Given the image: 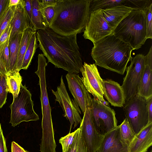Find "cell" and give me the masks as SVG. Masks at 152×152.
I'll list each match as a JSON object with an SVG mask.
<instances>
[{"label": "cell", "mask_w": 152, "mask_h": 152, "mask_svg": "<svg viewBox=\"0 0 152 152\" xmlns=\"http://www.w3.org/2000/svg\"><path fill=\"white\" fill-rule=\"evenodd\" d=\"M77 35H61L49 27L38 30L36 33L38 47L48 63L68 72L78 74L81 72L83 64Z\"/></svg>", "instance_id": "cell-1"}, {"label": "cell", "mask_w": 152, "mask_h": 152, "mask_svg": "<svg viewBox=\"0 0 152 152\" xmlns=\"http://www.w3.org/2000/svg\"><path fill=\"white\" fill-rule=\"evenodd\" d=\"M92 0H58L55 15L48 26L61 35L80 34L88 23Z\"/></svg>", "instance_id": "cell-2"}, {"label": "cell", "mask_w": 152, "mask_h": 152, "mask_svg": "<svg viewBox=\"0 0 152 152\" xmlns=\"http://www.w3.org/2000/svg\"><path fill=\"white\" fill-rule=\"evenodd\" d=\"M93 44L91 55L96 65L123 75L132 58L133 49L113 34Z\"/></svg>", "instance_id": "cell-3"}, {"label": "cell", "mask_w": 152, "mask_h": 152, "mask_svg": "<svg viewBox=\"0 0 152 152\" xmlns=\"http://www.w3.org/2000/svg\"><path fill=\"white\" fill-rule=\"evenodd\" d=\"M46 60L42 53L38 56V67L35 72L38 76L40 90V99L42 113V136L40 144L41 152H56V146L50 106L46 88L45 67Z\"/></svg>", "instance_id": "cell-4"}, {"label": "cell", "mask_w": 152, "mask_h": 152, "mask_svg": "<svg viewBox=\"0 0 152 152\" xmlns=\"http://www.w3.org/2000/svg\"><path fill=\"white\" fill-rule=\"evenodd\" d=\"M113 34L129 45L138 50L146 39V27L144 12L133 10L117 26Z\"/></svg>", "instance_id": "cell-5"}, {"label": "cell", "mask_w": 152, "mask_h": 152, "mask_svg": "<svg viewBox=\"0 0 152 152\" xmlns=\"http://www.w3.org/2000/svg\"><path fill=\"white\" fill-rule=\"evenodd\" d=\"M31 94L25 85H20V90L17 97L13 98L10 107L11 110L10 123L15 127L23 122L37 121L38 115L34 111Z\"/></svg>", "instance_id": "cell-6"}, {"label": "cell", "mask_w": 152, "mask_h": 152, "mask_svg": "<svg viewBox=\"0 0 152 152\" xmlns=\"http://www.w3.org/2000/svg\"><path fill=\"white\" fill-rule=\"evenodd\" d=\"M130 61V65L126 68V74L121 86L125 103L138 95L139 88L145 66V56L137 54L132 57Z\"/></svg>", "instance_id": "cell-7"}, {"label": "cell", "mask_w": 152, "mask_h": 152, "mask_svg": "<svg viewBox=\"0 0 152 152\" xmlns=\"http://www.w3.org/2000/svg\"><path fill=\"white\" fill-rule=\"evenodd\" d=\"M90 110L94 126L101 135L104 136L117 126L115 112L108 105L93 98Z\"/></svg>", "instance_id": "cell-8"}, {"label": "cell", "mask_w": 152, "mask_h": 152, "mask_svg": "<svg viewBox=\"0 0 152 152\" xmlns=\"http://www.w3.org/2000/svg\"><path fill=\"white\" fill-rule=\"evenodd\" d=\"M123 107L125 118L136 135L148 124L146 100L138 95L126 102Z\"/></svg>", "instance_id": "cell-9"}, {"label": "cell", "mask_w": 152, "mask_h": 152, "mask_svg": "<svg viewBox=\"0 0 152 152\" xmlns=\"http://www.w3.org/2000/svg\"><path fill=\"white\" fill-rule=\"evenodd\" d=\"M60 80V84L57 87V90H52V91L55 96V100L58 102L62 109L64 112V116L70 122L69 133H70L73 125L74 129L81 123L82 120L80 116L81 112L75 100L70 98L64 82L62 76Z\"/></svg>", "instance_id": "cell-10"}, {"label": "cell", "mask_w": 152, "mask_h": 152, "mask_svg": "<svg viewBox=\"0 0 152 152\" xmlns=\"http://www.w3.org/2000/svg\"><path fill=\"white\" fill-rule=\"evenodd\" d=\"M114 29L105 20L102 10L90 12L83 36L94 43L104 37L112 34Z\"/></svg>", "instance_id": "cell-11"}, {"label": "cell", "mask_w": 152, "mask_h": 152, "mask_svg": "<svg viewBox=\"0 0 152 152\" xmlns=\"http://www.w3.org/2000/svg\"><path fill=\"white\" fill-rule=\"evenodd\" d=\"M81 73L83 83L88 92L94 98L100 102L108 105L109 103L104 98L103 80L95 63L88 64L85 62L83 65Z\"/></svg>", "instance_id": "cell-12"}, {"label": "cell", "mask_w": 152, "mask_h": 152, "mask_svg": "<svg viewBox=\"0 0 152 152\" xmlns=\"http://www.w3.org/2000/svg\"><path fill=\"white\" fill-rule=\"evenodd\" d=\"M66 77L69 90L84 114L86 109L91 107L92 98L78 74L68 72Z\"/></svg>", "instance_id": "cell-13"}, {"label": "cell", "mask_w": 152, "mask_h": 152, "mask_svg": "<svg viewBox=\"0 0 152 152\" xmlns=\"http://www.w3.org/2000/svg\"><path fill=\"white\" fill-rule=\"evenodd\" d=\"M80 128L86 145L90 152H96L99 147L103 136L96 131L93 124L90 107L87 108L84 113Z\"/></svg>", "instance_id": "cell-14"}, {"label": "cell", "mask_w": 152, "mask_h": 152, "mask_svg": "<svg viewBox=\"0 0 152 152\" xmlns=\"http://www.w3.org/2000/svg\"><path fill=\"white\" fill-rule=\"evenodd\" d=\"M96 152H129L128 146L124 145L121 141L119 126L104 135Z\"/></svg>", "instance_id": "cell-15"}, {"label": "cell", "mask_w": 152, "mask_h": 152, "mask_svg": "<svg viewBox=\"0 0 152 152\" xmlns=\"http://www.w3.org/2000/svg\"><path fill=\"white\" fill-rule=\"evenodd\" d=\"M104 96L111 105L123 107L125 103L124 93L121 86L118 82L111 79L103 80Z\"/></svg>", "instance_id": "cell-16"}, {"label": "cell", "mask_w": 152, "mask_h": 152, "mask_svg": "<svg viewBox=\"0 0 152 152\" xmlns=\"http://www.w3.org/2000/svg\"><path fill=\"white\" fill-rule=\"evenodd\" d=\"M152 145V123L136 134L128 146L129 152H146Z\"/></svg>", "instance_id": "cell-17"}, {"label": "cell", "mask_w": 152, "mask_h": 152, "mask_svg": "<svg viewBox=\"0 0 152 152\" xmlns=\"http://www.w3.org/2000/svg\"><path fill=\"white\" fill-rule=\"evenodd\" d=\"M11 30L9 38L15 35L22 33L30 27L28 18L25 10L23 0H20L15 7L13 17L10 22Z\"/></svg>", "instance_id": "cell-18"}, {"label": "cell", "mask_w": 152, "mask_h": 152, "mask_svg": "<svg viewBox=\"0 0 152 152\" xmlns=\"http://www.w3.org/2000/svg\"><path fill=\"white\" fill-rule=\"evenodd\" d=\"M102 10V16L105 20L114 29L129 14L132 9L124 5H120Z\"/></svg>", "instance_id": "cell-19"}, {"label": "cell", "mask_w": 152, "mask_h": 152, "mask_svg": "<svg viewBox=\"0 0 152 152\" xmlns=\"http://www.w3.org/2000/svg\"><path fill=\"white\" fill-rule=\"evenodd\" d=\"M138 95L147 99L152 96V63L145 62V66L139 86Z\"/></svg>", "instance_id": "cell-20"}, {"label": "cell", "mask_w": 152, "mask_h": 152, "mask_svg": "<svg viewBox=\"0 0 152 152\" xmlns=\"http://www.w3.org/2000/svg\"><path fill=\"white\" fill-rule=\"evenodd\" d=\"M22 33L15 35L9 41V73L15 71V67Z\"/></svg>", "instance_id": "cell-21"}, {"label": "cell", "mask_w": 152, "mask_h": 152, "mask_svg": "<svg viewBox=\"0 0 152 152\" xmlns=\"http://www.w3.org/2000/svg\"><path fill=\"white\" fill-rule=\"evenodd\" d=\"M37 31L29 27L22 33L15 67V71L19 72L22 64L23 57L27 49L29 39L32 34Z\"/></svg>", "instance_id": "cell-22"}, {"label": "cell", "mask_w": 152, "mask_h": 152, "mask_svg": "<svg viewBox=\"0 0 152 152\" xmlns=\"http://www.w3.org/2000/svg\"><path fill=\"white\" fill-rule=\"evenodd\" d=\"M6 76L8 92L12 94L13 98L17 97L20 90L22 77L17 71L8 73Z\"/></svg>", "instance_id": "cell-23"}, {"label": "cell", "mask_w": 152, "mask_h": 152, "mask_svg": "<svg viewBox=\"0 0 152 152\" xmlns=\"http://www.w3.org/2000/svg\"><path fill=\"white\" fill-rule=\"evenodd\" d=\"M32 23L33 29L37 31L48 27L40 10L38 0H32Z\"/></svg>", "instance_id": "cell-24"}, {"label": "cell", "mask_w": 152, "mask_h": 152, "mask_svg": "<svg viewBox=\"0 0 152 152\" xmlns=\"http://www.w3.org/2000/svg\"><path fill=\"white\" fill-rule=\"evenodd\" d=\"M36 32L34 33L31 37L28 47L25 53L21 69H27L31 63L37 48L38 47V40Z\"/></svg>", "instance_id": "cell-25"}, {"label": "cell", "mask_w": 152, "mask_h": 152, "mask_svg": "<svg viewBox=\"0 0 152 152\" xmlns=\"http://www.w3.org/2000/svg\"><path fill=\"white\" fill-rule=\"evenodd\" d=\"M119 126L121 141L124 145L128 146L136 134L126 118Z\"/></svg>", "instance_id": "cell-26"}, {"label": "cell", "mask_w": 152, "mask_h": 152, "mask_svg": "<svg viewBox=\"0 0 152 152\" xmlns=\"http://www.w3.org/2000/svg\"><path fill=\"white\" fill-rule=\"evenodd\" d=\"M124 0H92L90 5V12L103 10L120 5H124Z\"/></svg>", "instance_id": "cell-27"}, {"label": "cell", "mask_w": 152, "mask_h": 152, "mask_svg": "<svg viewBox=\"0 0 152 152\" xmlns=\"http://www.w3.org/2000/svg\"><path fill=\"white\" fill-rule=\"evenodd\" d=\"M15 6H8L0 16V36L10 23L13 16Z\"/></svg>", "instance_id": "cell-28"}, {"label": "cell", "mask_w": 152, "mask_h": 152, "mask_svg": "<svg viewBox=\"0 0 152 152\" xmlns=\"http://www.w3.org/2000/svg\"><path fill=\"white\" fill-rule=\"evenodd\" d=\"M152 4V0H124V5L133 10H143Z\"/></svg>", "instance_id": "cell-29"}, {"label": "cell", "mask_w": 152, "mask_h": 152, "mask_svg": "<svg viewBox=\"0 0 152 152\" xmlns=\"http://www.w3.org/2000/svg\"><path fill=\"white\" fill-rule=\"evenodd\" d=\"M9 38L4 43L0 45V59L4 66L7 73L10 72L9 51Z\"/></svg>", "instance_id": "cell-30"}, {"label": "cell", "mask_w": 152, "mask_h": 152, "mask_svg": "<svg viewBox=\"0 0 152 152\" xmlns=\"http://www.w3.org/2000/svg\"><path fill=\"white\" fill-rule=\"evenodd\" d=\"M145 18L147 39H152V4L143 10Z\"/></svg>", "instance_id": "cell-31"}, {"label": "cell", "mask_w": 152, "mask_h": 152, "mask_svg": "<svg viewBox=\"0 0 152 152\" xmlns=\"http://www.w3.org/2000/svg\"><path fill=\"white\" fill-rule=\"evenodd\" d=\"M8 92L6 76L0 74V109L6 102Z\"/></svg>", "instance_id": "cell-32"}, {"label": "cell", "mask_w": 152, "mask_h": 152, "mask_svg": "<svg viewBox=\"0 0 152 152\" xmlns=\"http://www.w3.org/2000/svg\"><path fill=\"white\" fill-rule=\"evenodd\" d=\"M39 4L40 10L45 23L48 27L55 15V6L44 7L41 5L39 3Z\"/></svg>", "instance_id": "cell-33"}, {"label": "cell", "mask_w": 152, "mask_h": 152, "mask_svg": "<svg viewBox=\"0 0 152 152\" xmlns=\"http://www.w3.org/2000/svg\"><path fill=\"white\" fill-rule=\"evenodd\" d=\"M77 130L71 133H69L65 136L61 137L59 140V142L62 147V152H65L73 142L75 137Z\"/></svg>", "instance_id": "cell-34"}, {"label": "cell", "mask_w": 152, "mask_h": 152, "mask_svg": "<svg viewBox=\"0 0 152 152\" xmlns=\"http://www.w3.org/2000/svg\"><path fill=\"white\" fill-rule=\"evenodd\" d=\"M77 132L73 142L65 152H77L79 145L81 132L80 128L77 129Z\"/></svg>", "instance_id": "cell-35"}, {"label": "cell", "mask_w": 152, "mask_h": 152, "mask_svg": "<svg viewBox=\"0 0 152 152\" xmlns=\"http://www.w3.org/2000/svg\"><path fill=\"white\" fill-rule=\"evenodd\" d=\"M23 1L24 8L28 18L30 27L33 29L32 23V0H23Z\"/></svg>", "instance_id": "cell-36"}, {"label": "cell", "mask_w": 152, "mask_h": 152, "mask_svg": "<svg viewBox=\"0 0 152 152\" xmlns=\"http://www.w3.org/2000/svg\"><path fill=\"white\" fill-rule=\"evenodd\" d=\"M11 30V27L10 23L0 36V45L6 42L9 38Z\"/></svg>", "instance_id": "cell-37"}, {"label": "cell", "mask_w": 152, "mask_h": 152, "mask_svg": "<svg viewBox=\"0 0 152 152\" xmlns=\"http://www.w3.org/2000/svg\"><path fill=\"white\" fill-rule=\"evenodd\" d=\"M148 115V123H152V96L146 99Z\"/></svg>", "instance_id": "cell-38"}, {"label": "cell", "mask_w": 152, "mask_h": 152, "mask_svg": "<svg viewBox=\"0 0 152 152\" xmlns=\"http://www.w3.org/2000/svg\"><path fill=\"white\" fill-rule=\"evenodd\" d=\"M58 0H38L39 4L44 7H55Z\"/></svg>", "instance_id": "cell-39"}, {"label": "cell", "mask_w": 152, "mask_h": 152, "mask_svg": "<svg viewBox=\"0 0 152 152\" xmlns=\"http://www.w3.org/2000/svg\"><path fill=\"white\" fill-rule=\"evenodd\" d=\"M77 152H90L84 140L82 132L80 136L79 145Z\"/></svg>", "instance_id": "cell-40"}, {"label": "cell", "mask_w": 152, "mask_h": 152, "mask_svg": "<svg viewBox=\"0 0 152 152\" xmlns=\"http://www.w3.org/2000/svg\"><path fill=\"white\" fill-rule=\"evenodd\" d=\"M11 152H29L26 151L22 147L14 141L11 143Z\"/></svg>", "instance_id": "cell-41"}, {"label": "cell", "mask_w": 152, "mask_h": 152, "mask_svg": "<svg viewBox=\"0 0 152 152\" xmlns=\"http://www.w3.org/2000/svg\"><path fill=\"white\" fill-rule=\"evenodd\" d=\"M0 152H7L6 139L3 132L0 136Z\"/></svg>", "instance_id": "cell-42"}, {"label": "cell", "mask_w": 152, "mask_h": 152, "mask_svg": "<svg viewBox=\"0 0 152 152\" xmlns=\"http://www.w3.org/2000/svg\"><path fill=\"white\" fill-rule=\"evenodd\" d=\"M10 0H0V16L9 6Z\"/></svg>", "instance_id": "cell-43"}, {"label": "cell", "mask_w": 152, "mask_h": 152, "mask_svg": "<svg viewBox=\"0 0 152 152\" xmlns=\"http://www.w3.org/2000/svg\"><path fill=\"white\" fill-rule=\"evenodd\" d=\"M7 73L5 67L0 59V74L6 75Z\"/></svg>", "instance_id": "cell-44"}, {"label": "cell", "mask_w": 152, "mask_h": 152, "mask_svg": "<svg viewBox=\"0 0 152 152\" xmlns=\"http://www.w3.org/2000/svg\"><path fill=\"white\" fill-rule=\"evenodd\" d=\"M20 0H10L9 7H12L17 5L19 3Z\"/></svg>", "instance_id": "cell-45"}, {"label": "cell", "mask_w": 152, "mask_h": 152, "mask_svg": "<svg viewBox=\"0 0 152 152\" xmlns=\"http://www.w3.org/2000/svg\"><path fill=\"white\" fill-rule=\"evenodd\" d=\"M2 132L3 131L1 128V124L0 123V136Z\"/></svg>", "instance_id": "cell-46"}, {"label": "cell", "mask_w": 152, "mask_h": 152, "mask_svg": "<svg viewBox=\"0 0 152 152\" xmlns=\"http://www.w3.org/2000/svg\"><path fill=\"white\" fill-rule=\"evenodd\" d=\"M150 152H152V150H151Z\"/></svg>", "instance_id": "cell-47"}]
</instances>
